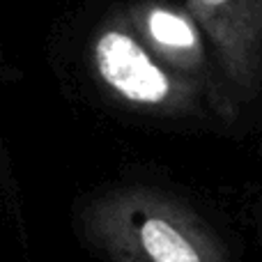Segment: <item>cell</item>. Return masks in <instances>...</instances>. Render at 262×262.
Segmentation results:
<instances>
[{
    "mask_svg": "<svg viewBox=\"0 0 262 262\" xmlns=\"http://www.w3.org/2000/svg\"><path fill=\"white\" fill-rule=\"evenodd\" d=\"M131 26L159 60L186 76L203 67L198 23L191 14L166 5H145L131 14Z\"/></svg>",
    "mask_w": 262,
    "mask_h": 262,
    "instance_id": "cell-4",
    "label": "cell"
},
{
    "mask_svg": "<svg viewBox=\"0 0 262 262\" xmlns=\"http://www.w3.org/2000/svg\"><path fill=\"white\" fill-rule=\"evenodd\" d=\"M193 21L212 41L221 72L239 101L262 88V0H186Z\"/></svg>",
    "mask_w": 262,
    "mask_h": 262,
    "instance_id": "cell-3",
    "label": "cell"
},
{
    "mask_svg": "<svg viewBox=\"0 0 262 262\" xmlns=\"http://www.w3.org/2000/svg\"><path fill=\"white\" fill-rule=\"evenodd\" d=\"M92 67L101 85L134 108L182 115L198 104L195 78L159 60L124 21H111L99 30L92 41Z\"/></svg>",
    "mask_w": 262,
    "mask_h": 262,
    "instance_id": "cell-2",
    "label": "cell"
},
{
    "mask_svg": "<svg viewBox=\"0 0 262 262\" xmlns=\"http://www.w3.org/2000/svg\"><path fill=\"white\" fill-rule=\"evenodd\" d=\"M88 244L106 262H228L216 232L180 198L154 186H120L81 216Z\"/></svg>",
    "mask_w": 262,
    "mask_h": 262,
    "instance_id": "cell-1",
    "label": "cell"
}]
</instances>
